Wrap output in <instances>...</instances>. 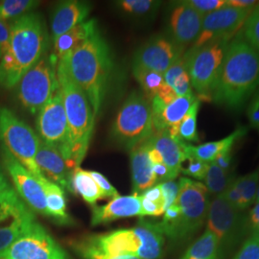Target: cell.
Masks as SVG:
<instances>
[{
	"mask_svg": "<svg viewBox=\"0 0 259 259\" xmlns=\"http://www.w3.org/2000/svg\"><path fill=\"white\" fill-rule=\"evenodd\" d=\"M259 90V53L240 31L230 40L211 102L239 111Z\"/></svg>",
	"mask_w": 259,
	"mask_h": 259,
	"instance_id": "obj_1",
	"label": "cell"
},
{
	"mask_svg": "<svg viewBox=\"0 0 259 259\" xmlns=\"http://www.w3.org/2000/svg\"><path fill=\"white\" fill-rule=\"evenodd\" d=\"M9 42L0 60V87L13 89L48 52L49 37L41 16L31 12L13 21Z\"/></svg>",
	"mask_w": 259,
	"mask_h": 259,
	"instance_id": "obj_2",
	"label": "cell"
},
{
	"mask_svg": "<svg viewBox=\"0 0 259 259\" xmlns=\"http://www.w3.org/2000/svg\"><path fill=\"white\" fill-rule=\"evenodd\" d=\"M62 61L87 95L96 118L101 111L113 65L111 48L99 29Z\"/></svg>",
	"mask_w": 259,
	"mask_h": 259,
	"instance_id": "obj_3",
	"label": "cell"
},
{
	"mask_svg": "<svg viewBox=\"0 0 259 259\" xmlns=\"http://www.w3.org/2000/svg\"><path fill=\"white\" fill-rule=\"evenodd\" d=\"M72 242L107 256L135 255L144 259H160L165 239L158 223L140 219L132 229L88 235Z\"/></svg>",
	"mask_w": 259,
	"mask_h": 259,
	"instance_id": "obj_4",
	"label": "cell"
},
{
	"mask_svg": "<svg viewBox=\"0 0 259 259\" xmlns=\"http://www.w3.org/2000/svg\"><path fill=\"white\" fill-rule=\"evenodd\" d=\"M57 76L68 127L67 165L77 168L80 167L88 153L96 118L87 95L75 83L62 60L58 63Z\"/></svg>",
	"mask_w": 259,
	"mask_h": 259,
	"instance_id": "obj_5",
	"label": "cell"
},
{
	"mask_svg": "<svg viewBox=\"0 0 259 259\" xmlns=\"http://www.w3.org/2000/svg\"><path fill=\"white\" fill-rule=\"evenodd\" d=\"M209 193L203 183L182 178L179 182V194L175 204L180 215L175 221L158 223L159 229L173 246L190 240L206 222Z\"/></svg>",
	"mask_w": 259,
	"mask_h": 259,
	"instance_id": "obj_6",
	"label": "cell"
},
{
	"mask_svg": "<svg viewBox=\"0 0 259 259\" xmlns=\"http://www.w3.org/2000/svg\"><path fill=\"white\" fill-rule=\"evenodd\" d=\"M154 134L152 105L139 92H133L123 103L111 127V139L131 150Z\"/></svg>",
	"mask_w": 259,
	"mask_h": 259,
	"instance_id": "obj_7",
	"label": "cell"
},
{
	"mask_svg": "<svg viewBox=\"0 0 259 259\" xmlns=\"http://www.w3.org/2000/svg\"><path fill=\"white\" fill-rule=\"evenodd\" d=\"M230 40H212L201 47H190L185 51V69L200 100L211 102V93L220 74Z\"/></svg>",
	"mask_w": 259,
	"mask_h": 259,
	"instance_id": "obj_8",
	"label": "cell"
},
{
	"mask_svg": "<svg viewBox=\"0 0 259 259\" xmlns=\"http://www.w3.org/2000/svg\"><path fill=\"white\" fill-rule=\"evenodd\" d=\"M59 60L47 52L22 76L17 88L20 105L31 114H37L60 87L57 76Z\"/></svg>",
	"mask_w": 259,
	"mask_h": 259,
	"instance_id": "obj_9",
	"label": "cell"
},
{
	"mask_svg": "<svg viewBox=\"0 0 259 259\" xmlns=\"http://www.w3.org/2000/svg\"><path fill=\"white\" fill-rule=\"evenodd\" d=\"M40 143L37 133L7 108H0V144L37 180L44 174L36 163Z\"/></svg>",
	"mask_w": 259,
	"mask_h": 259,
	"instance_id": "obj_10",
	"label": "cell"
},
{
	"mask_svg": "<svg viewBox=\"0 0 259 259\" xmlns=\"http://www.w3.org/2000/svg\"><path fill=\"white\" fill-rule=\"evenodd\" d=\"M206 230L217 237L225 257L240 242L247 230L246 218L243 212L230 204L223 195L213 197L209 202Z\"/></svg>",
	"mask_w": 259,
	"mask_h": 259,
	"instance_id": "obj_11",
	"label": "cell"
},
{
	"mask_svg": "<svg viewBox=\"0 0 259 259\" xmlns=\"http://www.w3.org/2000/svg\"><path fill=\"white\" fill-rule=\"evenodd\" d=\"M37 130L40 140L57 149L67 163L68 127L60 87L37 112Z\"/></svg>",
	"mask_w": 259,
	"mask_h": 259,
	"instance_id": "obj_12",
	"label": "cell"
},
{
	"mask_svg": "<svg viewBox=\"0 0 259 259\" xmlns=\"http://www.w3.org/2000/svg\"><path fill=\"white\" fill-rule=\"evenodd\" d=\"M4 259H71L62 246L37 222L30 225L6 252Z\"/></svg>",
	"mask_w": 259,
	"mask_h": 259,
	"instance_id": "obj_13",
	"label": "cell"
},
{
	"mask_svg": "<svg viewBox=\"0 0 259 259\" xmlns=\"http://www.w3.org/2000/svg\"><path fill=\"white\" fill-rule=\"evenodd\" d=\"M0 155L3 166L11 177L19 198L32 211L50 218L46 193L39 181L4 147L0 149Z\"/></svg>",
	"mask_w": 259,
	"mask_h": 259,
	"instance_id": "obj_14",
	"label": "cell"
},
{
	"mask_svg": "<svg viewBox=\"0 0 259 259\" xmlns=\"http://www.w3.org/2000/svg\"><path fill=\"white\" fill-rule=\"evenodd\" d=\"M251 10L226 5L204 16L201 33L192 47H201L217 39H232L243 27Z\"/></svg>",
	"mask_w": 259,
	"mask_h": 259,
	"instance_id": "obj_15",
	"label": "cell"
},
{
	"mask_svg": "<svg viewBox=\"0 0 259 259\" xmlns=\"http://www.w3.org/2000/svg\"><path fill=\"white\" fill-rule=\"evenodd\" d=\"M185 52V47L179 46L167 35H156L136 51L133 65H139L163 75Z\"/></svg>",
	"mask_w": 259,
	"mask_h": 259,
	"instance_id": "obj_16",
	"label": "cell"
},
{
	"mask_svg": "<svg viewBox=\"0 0 259 259\" xmlns=\"http://www.w3.org/2000/svg\"><path fill=\"white\" fill-rule=\"evenodd\" d=\"M203 19L204 16L190 7L185 0L173 2L168 13L166 35L185 49L192 47L201 33Z\"/></svg>",
	"mask_w": 259,
	"mask_h": 259,
	"instance_id": "obj_17",
	"label": "cell"
},
{
	"mask_svg": "<svg viewBox=\"0 0 259 259\" xmlns=\"http://www.w3.org/2000/svg\"><path fill=\"white\" fill-rule=\"evenodd\" d=\"M197 98L193 93L178 96L173 102L165 105L157 97H154L151 101L154 132L167 131L172 138H179L180 124Z\"/></svg>",
	"mask_w": 259,
	"mask_h": 259,
	"instance_id": "obj_18",
	"label": "cell"
},
{
	"mask_svg": "<svg viewBox=\"0 0 259 259\" xmlns=\"http://www.w3.org/2000/svg\"><path fill=\"white\" fill-rule=\"evenodd\" d=\"M36 163L44 176L64 190L71 191V174L61 153L40 140L36 155Z\"/></svg>",
	"mask_w": 259,
	"mask_h": 259,
	"instance_id": "obj_19",
	"label": "cell"
},
{
	"mask_svg": "<svg viewBox=\"0 0 259 259\" xmlns=\"http://www.w3.org/2000/svg\"><path fill=\"white\" fill-rule=\"evenodd\" d=\"M85 1L69 0L59 3L51 14V36L53 40L85 21L92 11Z\"/></svg>",
	"mask_w": 259,
	"mask_h": 259,
	"instance_id": "obj_20",
	"label": "cell"
},
{
	"mask_svg": "<svg viewBox=\"0 0 259 259\" xmlns=\"http://www.w3.org/2000/svg\"><path fill=\"white\" fill-rule=\"evenodd\" d=\"M141 215L140 196L138 194L118 196L105 205H94L92 215V226Z\"/></svg>",
	"mask_w": 259,
	"mask_h": 259,
	"instance_id": "obj_21",
	"label": "cell"
},
{
	"mask_svg": "<svg viewBox=\"0 0 259 259\" xmlns=\"http://www.w3.org/2000/svg\"><path fill=\"white\" fill-rule=\"evenodd\" d=\"M149 139L130 150L134 194L140 195L157 184L153 163L149 157Z\"/></svg>",
	"mask_w": 259,
	"mask_h": 259,
	"instance_id": "obj_22",
	"label": "cell"
},
{
	"mask_svg": "<svg viewBox=\"0 0 259 259\" xmlns=\"http://www.w3.org/2000/svg\"><path fill=\"white\" fill-rule=\"evenodd\" d=\"M149 142L153 148L160 153L172 180H175L185 161L186 143L180 138H172L167 131L154 132L149 139Z\"/></svg>",
	"mask_w": 259,
	"mask_h": 259,
	"instance_id": "obj_23",
	"label": "cell"
},
{
	"mask_svg": "<svg viewBox=\"0 0 259 259\" xmlns=\"http://www.w3.org/2000/svg\"><path fill=\"white\" fill-rule=\"evenodd\" d=\"M116 11L125 19L140 25L152 22L157 16L161 1L156 0H119L113 2Z\"/></svg>",
	"mask_w": 259,
	"mask_h": 259,
	"instance_id": "obj_24",
	"label": "cell"
},
{
	"mask_svg": "<svg viewBox=\"0 0 259 259\" xmlns=\"http://www.w3.org/2000/svg\"><path fill=\"white\" fill-rule=\"evenodd\" d=\"M38 181L46 193L47 209L50 214V219L60 226H72L74 221L66 211L65 190L59 185L50 182L46 177H42Z\"/></svg>",
	"mask_w": 259,
	"mask_h": 259,
	"instance_id": "obj_25",
	"label": "cell"
},
{
	"mask_svg": "<svg viewBox=\"0 0 259 259\" xmlns=\"http://www.w3.org/2000/svg\"><path fill=\"white\" fill-rule=\"evenodd\" d=\"M98 29L97 21L95 19L85 20L77 26L72 28L64 35L57 37L54 40L53 55L60 61L68 53L73 51L75 48L83 44L85 39L93 35Z\"/></svg>",
	"mask_w": 259,
	"mask_h": 259,
	"instance_id": "obj_26",
	"label": "cell"
},
{
	"mask_svg": "<svg viewBox=\"0 0 259 259\" xmlns=\"http://www.w3.org/2000/svg\"><path fill=\"white\" fill-rule=\"evenodd\" d=\"M35 221V214L28 207L19 215L0 222V257Z\"/></svg>",
	"mask_w": 259,
	"mask_h": 259,
	"instance_id": "obj_27",
	"label": "cell"
},
{
	"mask_svg": "<svg viewBox=\"0 0 259 259\" xmlns=\"http://www.w3.org/2000/svg\"><path fill=\"white\" fill-rule=\"evenodd\" d=\"M246 133H247L246 128L239 127L238 129L232 132L230 136L220 140L210 141V142H206L204 144H200L196 146L186 143V150L198 159L204 161L206 163H210L214 160V158L217 157V155L220 154L222 151L226 149L232 148L233 144L243 136H245Z\"/></svg>",
	"mask_w": 259,
	"mask_h": 259,
	"instance_id": "obj_28",
	"label": "cell"
},
{
	"mask_svg": "<svg viewBox=\"0 0 259 259\" xmlns=\"http://www.w3.org/2000/svg\"><path fill=\"white\" fill-rule=\"evenodd\" d=\"M71 192L79 194L91 205H95L98 200L104 199L99 186L95 183L90 171L80 167L74 168L71 174Z\"/></svg>",
	"mask_w": 259,
	"mask_h": 259,
	"instance_id": "obj_29",
	"label": "cell"
},
{
	"mask_svg": "<svg viewBox=\"0 0 259 259\" xmlns=\"http://www.w3.org/2000/svg\"><path fill=\"white\" fill-rule=\"evenodd\" d=\"M217 237L208 230L195 241L180 259H224Z\"/></svg>",
	"mask_w": 259,
	"mask_h": 259,
	"instance_id": "obj_30",
	"label": "cell"
},
{
	"mask_svg": "<svg viewBox=\"0 0 259 259\" xmlns=\"http://www.w3.org/2000/svg\"><path fill=\"white\" fill-rule=\"evenodd\" d=\"M236 177L231 171L224 170L214 162L208 163L207 171L204 176V185L209 195H222Z\"/></svg>",
	"mask_w": 259,
	"mask_h": 259,
	"instance_id": "obj_31",
	"label": "cell"
},
{
	"mask_svg": "<svg viewBox=\"0 0 259 259\" xmlns=\"http://www.w3.org/2000/svg\"><path fill=\"white\" fill-rule=\"evenodd\" d=\"M133 74L150 101L157 96V92L165 83L163 75L139 65H133Z\"/></svg>",
	"mask_w": 259,
	"mask_h": 259,
	"instance_id": "obj_32",
	"label": "cell"
},
{
	"mask_svg": "<svg viewBox=\"0 0 259 259\" xmlns=\"http://www.w3.org/2000/svg\"><path fill=\"white\" fill-rule=\"evenodd\" d=\"M234 184L240 192L242 211L255 203L259 185V168L245 176L236 177Z\"/></svg>",
	"mask_w": 259,
	"mask_h": 259,
	"instance_id": "obj_33",
	"label": "cell"
},
{
	"mask_svg": "<svg viewBox=\"0 0 259 259\" xmlns=\"http://www.w3.org/2000/svg\"><path fill=\"white\" fill-rule=\"evenodd\" d=\"M39 1L35 0H5L0 2V19L4 21L17 20L37 8Z\"/></svg>",
	"mask_w": 259,
	"mask_h": 259,
	"instance_id": "obj_34",
	"label": "cell"
},
{
	"mask_svg": "<svg viewBox=\"0 0 259 259\" xmlns=\"http://www.w3.org/2000/svg\"><path fill=\"white\" fill-rule=\"evenodd\" d=\"M198 97V96H197ZM201 106V100L197 98L190 110L186 113L185 118L181 122L179 127V138L184 142H199L197 133V116Z\"/></svg>",
	"mask_w": 259,
	"mask_h": 259,
	"instance_id": "obj_35",
	"label": "cell"
},
{
	"mask_svg": "<svg viewBox=\"0 0 259 259\" xmlns=\"http://www.w3.org/2000/svg\"><path fill=\"white\" fill-rule=\"evenodd\" d=\"M242 33L245 39L259 53V3L251 10L246 19L242 27Z\"/></svg>",
	"mask_w": 259,
	"mask_h": 259,
	"instance_id": "obj_36",
	"label": "cell"
},
{
	"mask_svg": "<svg viewBox=\"0 0 259 259\" xmlns=\"http://www.w3.org/2000/svg\"><path fill=\"white\" fill-rule=\"evenodd\" d=\"M186 160L188 161V163L186 166L182 167L181 172H183V174H185L186 176L191 177L196 181L202 183L204 181L205 173L207 171L208 163L198 159L192 154H190L186 150V144H185V161Z\"/></svg>",
	"mask_w": 259,
	"mask_h": 259,
	"instance_id": "obj_37",
	"label": "cell"
},
{
	"mask_svg": "<svg viewBox=\"0 0 259 259\" xmlns=\"http://www.w3.org/2000/svg\"><path fill=\"white\" fill-rule=\"evenodd\" d=\"M232 259H259V234L251 233Z\"/></svg>",
	"mask_w": 259,
	"mask_h": 259,
	"instance_id": "obj_38",
	"label": "cell"
},
{
	"mask_svg": "<svg viewBox=\"0 0 259 259\" xmlns=\"http://www.w3.org/2000/svg\"><path fill=\"white\" fill-rule=\"evenodd\" d=\"M185 2L204 17L226 6L227 0H185Z\"/></svg>",
	"mask_w": 259,
	"mask_h": 259,
	"instance_id": "obj_39",
	"label": "cell"
},
{
	"mask_svg": "<svg viewBox=\"0 0 259 259\" xmlns=\"http://www.w3.org/2000/svg\"><path fill=\"white\" fill-rule=\"evenodd\" d=\"M71 248L74 250L75 252L82 259H144L135 256V255H120V256H107L102 253H99L95 250L84 248L83 246H80L74 242L70 243Z\"/></svg>",
	"mask_w": 259,
	"mask_h": 259,
	"instance_id": "obj_40",
	"label": "cell"
},
{
	"mask_svg": "<svg viewBox=\"0 0 259 259\" xmlns=\"http://www.w3.org/2000/svg\"><path fill=\"white\" fill-rule=\"evenodd\" d=\"M95 183L99 186L104 198H116L119 196V193L115 189V187L111 185L106 177L97 171H90Z\"/></svg>",
	"mask_w": 259,
	"mask_h": 259,
	"instance_id": "obj_41",
	"label": "cell"
},
{
	"mask_svg": "<svg viewBox=\"0 0 259 259\" xmlns=\"http://www.w3.org/2000/svg\"><path fill=\"white\" fill-rule=\"evenodd\" d=\"M159 185L161 187L162 196H163V200H164V207L166 210L169 206L175 204V202H176L177 197L179 194V183L172 180V181H167L164 183H161Z\"/></svg>",
	"mask_w": 259,
	"mask_h": 259,
	"instance_id": "obj_42",
	"label": "cell"
},
{
	"mask_svg": "<svg viewBox=\"0 0 259 259\" xmlns=\"http://www.w3.org/2000/svg\"><path fill=\"white\" fill-rule=\"evenodd\" d=\"M247 117L250 127L257 132L259 136V90L252 95L247 108Z\"/></svg>",
	"mask_w": 259,
	"mask_h": 259,
	"instance_id": "obj_43",
	"label": "cell"
},
{
	"mask_svg": "<svg viewBox=\"0 0 259 259\" xmlns=\"http://www.w3.org/2000/svg\"><path fill=\"white\" fill-rule=\"evenodd\" d=\"M140 196V195H139ZM140 202H141V215L140 217L145 216H152L157 217L162 215L165 212L164 204L161 203H155L152 201H149L146 198L140 196Z\"/></svg>",
	"mask_w": 259,
	"mask_h": 259,
	"instance_id": "obj_44",
	"label": "cell"
},
{
	"mask_svg": "<svg viewBox=\"0 0 259 259\" xmlns=\"http://www.w3.org/2000/svg\"><path fill=\"white\" fill-rule=\"evenodd\" d=\"M172 89L175 91L178 96H186L193 93L190 77L187 71H185L177 78L172 85Z\"/></svg>",
	"mask_w": 259,
	"mask_h": 259,
	"instance_id": "obj_45",
	"label": "cell"
},
{
	"mask_svg": "<svg viewBox=\"0 0 259 259\" xmlns=\"http://www.w3.org/2000/svg\"><path fill=\"white\" fill-rule=\"evenodd\" d=\"M185 71H186V69H185V61H184V56H183L181 59H179L177 61L174 65H171L165 71V73L163 74L164 82L172 88L177 78Z\"/></svg>",
	"mask_w": 259,
	"mask_h": 259,
	"instance_id": "obj_46",
	"label": "cell"
},
{
	"mask_svg": "<svg viewBox=\"0 0 259 259\" xmlns=\"http://www.w3.org/2000/svg\"><path fill=\"white\" fill-rule=\"evenodd\" d=\"M222 195L230 204H232L239 211H242V199H241L240 192H239L238 188L236 187V185L234 184V181L232 182V184L230 185V186L227 188V190Z\"/></svg>",
	"mask_w": 259,
	"mask_h": 259,
	"instance_id": "obj_47",
	"label": "cell"
},
{
	"mask_svg": "<svg viewBox=\"0 0 259 259\" xmlns=\"http://www.w3.org/2000/svg\"><path fill=\"white\" fill-rule=\"evenodd\" d=\"M232 161V148H228L222 151L220 154L217 155V157L214 158L212 162L216 165L222 168L224 170L231 171Z\"/></svg>",
	"mask_w": 259,
	"mask_h": 259,
	"instance_id": "obj_48",
	"label": "cell"
},
{
	"mask_svg": "<svg viewBox=\"0 0 259 259\" xmlns=\"http://www.w3.org/2000/svg\"><path fill=\"white\" fill-rule=\"evenodd\" d=\"M10 32H11V26L7 23V21H4L0 19V60L8 46Z\"/></svg>",
	"mask_w": 259,
	"mask_h": 259,
	"instance_id": "obj_49",
	"label": "cell"
},
{
	"mask_svg": "<svg viewBox=\"0 0 259 259\" xmlns=\"http://www.w3.org/2000/svg\"><path fill=\"white\" fill-rule=\"evenodd\" d=\"M246 225L250 233H254L257 231L259 228V202H255L254 206L246 218Z\"/></svg>",
	"mask_w": 259,
	"mask_h": 259,
	"instance_id": "obj_50",
	"label": "cell"
},
{
	"mask_svg": "<svg viewBox=\"0 0 259 259\" xmlns=\"http://www.w3.org/2000/svg\"><path fill=\"white\" fill-rule=\"evenodd\" d=\"M156 97H157L161 102L164 103L165 105H168V104L173 102L178 97V95L175 93V91L170 85H168L166 83H164L162 84V87L159 89V91L157 92Z\"/></svg>",
	"mask_w": 259,
	"mask_h": 259,
	"instance_id": "obj_51",
	"label": "cell"
},
{
	"mask_svg": "<svg viewBox=\"0 0 259 259\" xmlns=\"http://www.w3.org/2000/svg\"><path fill=\"white\" fill-rule=\"evenodd\" d=\"M140 196L146 198L149 201H152V202H155V203H161V204H164L162 191H161V187H160L159 184L154 185L153 187L145 190L143 193L140 194Z\"/></svg>",
	"mask_w": 259,
	"mask_h": 259,
	"instance_id": "obj_52",
	"label": "cell"
},
{
	"mask_svg": "<svg viewBox=\"0 0 259 259\" xmlns=\"http://www.w3.org/2000/svg\"><path fill=\"white\" fill-rule=\"evenodd\" d=\"M258 3L255 0H227L226 5L239 9H253Z\"/></svg>",
	"mask_w": 259,
	"mask_h": 259,
	"instance_id": "obj_53",
	"label": "cell"
},
{
	"mask_svg": "<svg viewBox=\"0 0 259 259\" xmlns=\"http://www.w3.org/2000/svg\"><path fill=\"white\" fill-rule=\"evenodd\" d=\"M149 157H150V160L153 163V165L158 164V163H163V159H162L160 153L156 149L153 148L151 146V144H150V148H149Z\"/></svg>",
	"mask_w": 259,
	"mask_h": 259,
	"instance_id": "obj_54",
	"label": "cell"
},
{
	"mask_svg": "<svg viewBox=\"0 0 259 259\" xmlns=\"http://www.w3.org/2000/svg\"><path fill=\"white\" fill-rule=\"evenodd\" d=\"M12 186L10 185L7 179H6V177L3 174V171L1 169V167H0V192L8 190Z\"/></svg>",
	"mask_w": 259,
	"mask_h": 259,
	"instance_id": "obj_55",
	"label": "cell"
},
{
	"mask_svg": "<svg viewBox=\"0 0 259 259\" xmlns=\"http://www.w3.org/2000/svg\"><path fill=\"white\" fill-rule=\"evenodd\" d=\"M255 202H259V185L258 189H257V195H256V201Z\"/></svg>",
	"mask_w": 259,
	"mask_h": 259,
	"instance_id": "obj_56",
	"label": "cell"
},
{
	"mask_svg": "<svg viewBox=\"0 0 259 259\" xmlns=\"http://www.w3.org/2000/svg\"><path fill=\"white\" fill-rule=\"evenodd\" d=\"M254 233H257V234H259V228L257 229V231L256 232H254Z\"/></svg>",
	"mask_w": 259,
	"mask_h": 259,
	"instance_id": "obj_57",
	"label": "cell"
},
{
	"mask_svg": "<svg viewBox=\"0 0 259 259\" xmlns=\"http://www.w3.org/2000/svg\"><path fill=\"white\" fill-rule=\"evenodd\" d=\"M0 259H4V258H3V257H2V256H1V257H0Z\"/></svg>",
	"mask_w": 259,
	"mask_h": 259,
	"instance_id": "obj_58",
	"label": "cell"
}]
</instances>
